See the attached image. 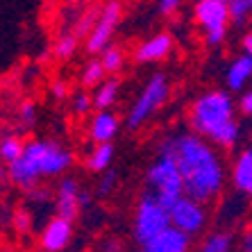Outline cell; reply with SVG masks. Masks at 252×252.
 I'll return each mask as SVG.
<instances>
[{
    "label": "cell",
    "instance_id": "obj_12",
    "mask_svg": "<svg viewBox=\"0 0 252 252\" xmlns=\"http://www.w3.org/2000/svg\"><path fill=\"white\" fill-rule=\"evenodd\" d=\"M173 50V36L168 32H159V34L150 36L134 50V59L141 64H153V62H161L166 59Z\"/></svg>",
    "mask_w": 252,
    "mask_h": 252
},
{
    "label": "cell",
    "instance_id": "obj_15",
    "mask_svg": "<svg viewBox=\"0 0 252 252\" xmlns=\"http://www.w3.org/2000/svg\"><path fill=\"white\" fill-rule=\"evenodd\" d=\"M232 182H234L236 191L252 198V148L243 150L236 157L234 168H232Z\"/></svg>",
    "mask_w": 252,
    "mask_h": 252
},
{
    "label": "cell",
    "instance_id": "obj_16",
    "mask_svg": "<svg viewBox=\"0 0 252 252\" xmlns=\"http://www.w3.org/2000/svg\"><path fill=\"white\" fill-rule=\"evenodd\" d=\"M250 80H252V59L248 55H239L229 64L227 73H225V82H227V87L232 91H243Z\"/></svg>",
    "mask_w": 252,
    "mask_h": 252
},
{
    "label": "cell",
    "instance_id": "obj_2",
    "mask_svg": "<svg viewBox=\"0 0 252 252\" xmlns=\"http://www.w3.org/2000/svg\"><path fill=\"white\" fill-rule=\"evenodd\" d=\"M73 166V153L62 143L50 139H30L25 141L23 153L16 161L7 166V177L16 187L32 191L41 177L64 175Z\"/></svg>",
    "mask_w": 252,
    "mask_h": 252
},
{
    "label": "cell",
    "instance_id": "obj_9",
    "mask_svg": "<svg viewBox=\"0 0 252 252\" xmlns=\"http://www.w3.org/2000/svg\"><path fill=\"white\" fill-rule=\"evenodd\" d=\"M121 12H123L121 2H107V5L100 9L91 34L84 39V41H87V53L98 55L109 46L114 32H116V28H118V21H121Z\"/></svg>",
    "mask_w": 252,
    "mask_h": 252
},
{
    "label": "cell",
    "instance_id": "obj_10",
    "mask_svg": "<svg viewBox=\"0 0 252 252\" xmlns=\"http://www.w3.org/2000/svg\"><path fill=\"white\" fill-rule=\"evenodd\" d=\"M77 195H80V184L75 177H62L57 184V218H64L68 223H73L80 214V205H77Z\"/></svg>",
    "mask_w": 252,
    "mask_h": 252
},
{
    "label": "cell",
    "instance_id": "obj_33",
    "mask_svg": "<svg viewBox=\"0 0 252 252\" xmlns=\"http://www.w3.org/2000/svg\"><path fill=\"white\" fill-rule=\"evenodd\" d=\"M100 252H123V243L118 239H107L102 246H100Z\"/></svg>",
    "mask_w": 252,
    "mask_h": 252
},
{
    "label": "cell",
    "instance_id": "obj_37",
    "mask_svg": "<svg viewBox=\"0 0 252 252\" xmlns=\"http://www.w3.org/2000/svg\"><path fill=\"white\" fill-rule=\"evenodd\" d=\"M30 198L36 200V202H39V200H46L48 198V191H46V189H32V191H30Z\"/></svg>",
    "mask_w": 252,
    "mask_h": 252
},
{
    "label": "cell",
    "instance_id": "obj_27",
    "mask_svg": "<svg viewBox=\"0 0 252 252\" xmlns=\"http://www.w3.org/2000/svg\"><path fill=\"white\" fill-rule=\"evenodd\" d=\"M94 109V102H91V95H89V91H77L75 95H73V112L80 114V116H84V114H89Z\"/></svg>",
    "mask_w": 252,
    "mask_h": 252
},
{
    "label": "cell",
    "instance_id": "obj_3",
    "mask_svg": "<svg viewBox=\"0 0 252 252\" xmlns=\"http://www.w3.org/2000/svg\"><path fill=\"white\" fill-rule=\"evenodd\" d=\"M191 127L200 139H209L220 148H232L241 129L234 123V100L227 91H205L191 105Z\"/></svg>",
    "mask_w": 252,
    "mask_h": 252
},
{
    "label": "cell",
    "instance_id": "obj_39",
    "mask_svg": "<svg viewBox=\"0 0 252 252\" xmlns=\"http://www.w3.org/2000/svg\"><path fill=\"white\" fill-rule=\"evenodd\" d=\"M132 252H141V250H132Z\"/></svg>",
    "mask_w": 252,
    "mask_h": 252
},
{
    "label": "cell",
    "instance_id": "obj_8",
    "mask_svg": "<svg viewBox=\"0 0 252 252\" xmlns=\"http://www.w3.org/2000/svg\"><path fill=\"white\" fill-rule=\"evenodd\" d=\"M168 216H170V227L180 229L182 234H187L189 239H191V236L200 234V232L205 229L207 207L191 198H187V195H182V198L168 209Z\"/></svg>",
    "mask_w": 252,
    "mask_h": 252
},
{
    "label": "cell",
    "instance_id": "obj_22",
    "mask_svg": "<svg viewBox=\"0 0 252 252\" xmlns=\"http://www.w3.org/2000/svg\"><path fill=\"white\" fill-rule=\"evenodd\" d=\"M252 14V0H227V16L229 23L243 25Z\"/></svg>",
    "mask_w": 252,
    "mask_h": 252
},
{
    "label": "cell",
    "instance_id": "obj_1",
    "mask_svg": "<svg viewBox=\"0 0 252 252\" xmlns=\"http://www.w3.org/2000/svg\"><path fill=\"white\" fill-rule=\"evenodd\" d=\"M159 155L173 157L182 180V193L200 205L214 202L225 184V166L209 141L193 132L166 136L159 143Z\"/></svg>",
    "mask_w": 252,
    "mask_h": 252
},
{
    "label": "cell",
    "instance_id": "obj_26",
    "mask_svg": "<svg viewBox=\"0 0 252 252\" xmlns=\"http://www.w3.org/2000/svg\"><path fill=\"white\" fill-rule=\"evenodd\" d=\"M116 170H109V173H105V175L98 180V184H95V195L98 198H107V195H112L114 187H116Z\"/></svg>",
    "mask_w": 252,
    "mask_h": 252
},
{
    "label": "cell",
    "instance_id": "obj_23",
    "mask_svg": "<svg viewBox=\"0 0 252 252\" xmlns=\"http://www.w3.org/2000/svg\"><path fill=\"white\" fill-rule=\"evenodd\" d=\"M80 80H82L84 87H100V84L107 80L105 70H102V66H100L98 59H91L87 66L82 68V75H80Z\"/></svg>",
    "mask_w": 252,
    "mask_h": 252
},
{
    "label": "cell",
    "instance_id": "obj_28",
    "mask_svg": "<svg viewBox=\"0 0 252 252\" xmlns=\"http://www.w3.org/2000/svg\"><path fill=\"white\" fill-rule=\"evenodd\" d=\"M18 118H21V123H23L25 127L34 125L36 123V107H34V102L23 100V102H21V107H18Z\"/></svg>",
    "mask_w": 252,
    "mask_h": 252
},
{
    "label": "cell",
    "instance_id": "obj_32",
    "mask_svg": "<svg viewBox=\"0 0 252 252\" xmlns=\"http://www.w3.org/2000/svg\"><path fill=\"white\" fill-rule=\"evenodd\" d=\"M180 5H182L180 0H161L157 7H159V12L164 14V16H170L175 9H180Z\"/></svg>",
    "mask_w": 252,
    "mask_h": 252
},
{
    "label": "cell",
    "instance_id": "obj_36",
    "mask_svg": "<svg viewBox=\"0 0 252 252\" xmlns=\"http://www.w3.org/2000/svg\"><path fill=\"white\" fill-rule=\"evenodd\" d=\"M91 191H87V189H80V195H77V205H80V209H84V207L91 205Z\"/></svg>",
    "mask_w": 252,
    "mask_h": 252
},
{
    "label": "cell",
    "instance_id": "obj_18",
    "mask_svg": "<svg viewBox=\"0 0 252 252\" xmlns=\"http://www.w3.org/2000/svg\"><path fill=\"white\" fill-rule=\"evenodd\" d=\"M116 155L114 143H95L91 148V153L87 155V168L91 173H105L112 166V159Z\"/></svg>",
    "mask_w": 252,
    "mask_h": 252
},
{
    "label": "cell",
    "instance_id": "obj_17",
    "mask_svg": "<svg viewBox=\"0 0 252 252\" xmlns=\"http://www.w3.org/2000/svg\"><path fill=\"white\" fill-rule=\"evenodd\" d=\"M118 94H121V82H118V77H107L100 87H95L91 102H94V107L100 109V112H112V105H116Z\"/></svg>",
    "mask_w": 252,
    "mask_h": 252
},
{
    "label": "cell",
    "instance_id": "obj_6",
    "mask_svg": "<svg viewBox=\"0 0 252 252\" xmlns=\"http://www.w3.org/2000/svg\"><path fill=\"white\" fill-rule=\"evenodd\" d=\"M168 227H170L168 209H164L155 198L143 193L134 209V220H132L134 241L139 246H146L148 241H153L155 236H159Z\"/></svg>",
    "mask_w": 252,
    "mask_h": 252
},
{
    "label": "cell",
    "instance_id": "obj_11",
    "mask_svg": "<svg viewBox=\"0 0 252 252\" xmlns=\"http://www.w3.org/2000/svg\"><path fill=\"white\" fill-rule=\"evenodd\" d=\"M73 239V223L64 218H50L41 232V248L46 252H62Z\"/></svg>",
    "mask_w": 252,
    "mask_h": 252
},
{
    "label": "cell",
    "instance_id": "obj_20",
    "mask_svg": "<svg viewBox=\"0 0 252 252\" xmlns=\"http://www.w3.org/2000/svg\"><path fill=\"white\" fill-rule=\"evenodd\" d=\"M23 146H25V141L21 139V136H16V134L2 136V139H0V159L9 166L12 161H16V159L21 157Z\"/></svg>",
    "mask_w": 252,
    "mask_h": 252
},
{
    "label": "cell",
    "instance_id": "obj_5",
    "mask_svg": "<svg viewBox=\"0 0 252 252\" xmlns=\"http://www.w3.org/2000/svg\"><path fill=\"white\" fill-rule=\"evenodd\" d=\"M170 95V87H168V77L164 73H155V75L148 77L146 87L136 95L134 105L129 107L127 112V127L129 129H139L153 118V114L157 109L166 105V100Z\"/></svg>",
    "mask_w": 252,
    "mask_h": 252
},
{
    "label": "cell",
    "instance_id": "obj_14",
    "mask_svg": "<svg viewBox=\"0 0 252 252\" xmlns=\"http://www.w3.org/2000/svg\"><path fill=\"white\" fill-rule=\"evenodd\" d=\"M121 129V121L114 112H98L89 123V136L95 143H112Z\"/></svg>",
    "mask_w": 252,
    "mask_h": 252
},
{
    "label": "cell",
    "instance_id": "obj_19",
    "mask_svg": "<svg viewBox=\"0 0 252 252\" xmlns=\"http://www.w3.org/2000/svg\"><path fill=\"white\" fill-rule=\"evenodd\" d=\"M100 66L105 70V75L114 77L118 70H123L125 66V53L118 46H107L102 53H100Z\"/></svg>",
    "mask_w": 252,
    "mask_h": 252
},
{
    "label": "cell",
    "instance_id": "obj_21",
    "mask_svg": "<svg viewBox=\"0 0 252 252\" xmlns=\"http://www.w3.org/2000/svg\"><path fill=\"white\" fill-rule=\"evenodd\" d=\"M232 246H234V239L229 232H214L202 241L198 252H232Z\"/></svg>",
    "mask_w": 252,
    "mask_h": 252
},
{
    "label": "cell",
    "instance_id": "obj_24",
    "mask_svg": "<svg viewBox=\"0 0 252 252\" xmlns=\"http://www.w3.org/2000/svg\"><path fill=\"white\" fill-rule=\"evenodd\" d=\"M95 18H98V9H95V7L89 9V12H84L82 16L75 21V25H73V36H75V39H87L95 25Z\"/></svg>",
    "mask_w": 252,
    "mask_h": 252
},
{
    "label": "cell",
    "instance_id": "obj_7",
    "mask_svg": "<svg viewBox=\"0 0 252 252\" xmlns=\"http://www.w3.org/2000/svg\"><path fill=\"white\" fill-rule=\"evenodd\" d=\"M195 21L205 30V39L209 46H220L227 36V0H200L193 7Z\"/></svg>",
    "mask_w": 252,
    "mask_h": 252
},
{
    "label": "cell",
    "instance_id": "obj_25",
    "mask_svg": "<svg viewBox=\"0 0 252 252\" xmlns=\"http://www.w3.org/2000/svg\"><path fill=\"white\" fill-rule=\"evenodd\" d=\"M77 50V39L73 34H62L53 48V55L57 59H70Z\"/></svg>",
    "mask_w": 252,
    "mask_h": 252
},
{
    "label": "cell",
    "instance_id": "obj_38",
    "mask_svg": "<svg viewBox=\"0 0 252 252\" xmlns=\"http://www.w3.org/2000/svg\"><path fill=\"white\" fill-rule=\"evenodd\" d=\"M5 180H7V168H5L2 164H0V184L5 182Z\"/></svg>",
    "mask_w": 252,
    "mask_h": 252
},
{
    "label": "cell",
    "instance_id": "obj_30",
    "mask_svg": "<svg viewBox=\"0 0 252 252\" xmlns=\"http://www.w3.org/2000/svg\"><path fill=\"white\" fill-rule=\"evenodd\" d=\"M50 91H53V95L57 100H64V98H68V94H70V89H68V84L64 82V80H55L53 84H50Z\"/></svg>",
    "mask_w": 252,
    "mask_h": 252
},
{
    "label": "cell",
    "instance_id": "obj_29",
    "mask_svg": "<svg viewBox=\"0 0 252 252\" xmlns=\"http://www.w3.org/2000/svg\"><path fill=\"white\" fill-rule=\"evenodd\" d=\"M14 225H16L18 232H30V225H32V220H30V214L25 209H18L16 214H14Z\"/></svg>",
    "mask_w": 252,
    "mask_h": 252
},
{
    "label": "cell",
    "instance_id": "obj_34",
    "mask_svg": "<svg viewBox=\"0 0 252 252\" xmlns=\"http://www.w3.org/2000/svg\"><path fill=\"white\" fill-rule=\"evenodd\" d=\"M239 252H252V229L243 232L239 239Z\"/></svg>",
    "mask_w": 252,
    "mask_h": 252
},
{
    "label": "cell",
    "instance_id": "obj_35",
    "mask_svg": "<svg viewBox=\"0 0 252 252\" xmlns=\"http://www.w3.org/2000/svg\"><path fill=\"white\" fill-rule=\"evenodd\" d=\"M241 48H243V55L252 59V32H246L243 39H241Z\"/></svg>",
    "mask_w": 252,
    "mask_h": 252
},
{
    "label": "cell",
    "instance_id": "obj_4",
    "mask_svg": "<svg viewBox=\"0 0 252 252\" xmlns=\"http://www.w3.org/2000/svg\"><path fill=\"white\" fill-rule=\"evenodd\" d=\"M143 184H146L143 193L155 198L164 209H170L184 195L177 166L173 161V157H168V155H159L153 164L148 166Z\"/></svg>",
    "mask_w": 252,
    "mask_h": 252
},
{
    "label": "cell",
    "instance_id": "obj_31",
    "mask_svg": "<svg viewBox=\"0 0 252 252\" xmlns=\"http://www.w3.org/2000/svg\"><path fill=\"white\" fill-rule=\"evenodd\" d=\"M239 109L246 116H252V89H248L246 94L241 95V100H239Z\"/></svg>",
    "mask_w": 252,
    "mask_h": 252
},
{
    "label": "cell",
    "instance_id": "obj_13",
    "mask_svg": "<svg viewBox=\"0 0 252 252\" xmlns=\"http://www.w3.org/2000/svg\"><path fill=\"white\" fill-rule=\"evenodd\" d=\"M191 250V239L182 234L180 229L168 227L146 246H141V252H189Z\"/></svg>",
    "mask_w": 252,
    "mask_h": 252
}]
</instances>
